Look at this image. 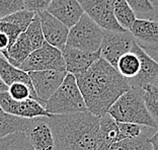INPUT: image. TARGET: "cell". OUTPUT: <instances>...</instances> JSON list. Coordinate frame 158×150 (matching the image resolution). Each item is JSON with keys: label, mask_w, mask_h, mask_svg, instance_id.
Returning a JSON list of instances; mask_svg holds the SVG:
<instances>
[{"label": "cell", "mask_w": 158, "mask_h": 150, "mask_svg": "<svg viewBox=\"0 0 158 150\" xmlns=\"http://www.w3.org/2000/svg\"><path fill=\"white\" fill-rule=\"evenodd\" d=\"M74 76L87 112L98 118L109 112L114 102L132 87L127 78L102 58Z\"/></svg>", "instance_id": "obj_1"}, {"label": "cell", "mask_w": 158, "mask_h": 150, "mask_svg": "<svg viewBox=\"0 0 158 150\" xmlns=\"http://www.w3.org/2000/svg\"><path fill=\"white\" fill-rule=\"evenodd\" d=\"M54 138V150H98L99 118L89 112L47 118Z\"/></svg>", "instance_id": "obj_2"}, {"label": "cell", "mask_w": 158, "mask_h": 150, "mask_svg": "<svg viewBox=\"0 0 158 150\" xmlns=\"http://www.w3.org/2000/svg\"><path fill=\"white\" fill-rule=\"evenodd\" d=\"M107 114L118 122L140 124L157 129L158 125L146 108L140 88L131 87L130 90L122 94Z\"/></svg>", "instance_id": "obj_3"}, {"label": "cell", "mask_w": 158, "mask_h": 150, "mask_svg": "<svg viewBox=\"0 0 158 150\" xmlns=\"http://www.w3.org/2000/svg\"><path fill=\"white\" fill-rule=\"evenodd\" d=\"M44 106L52 115L87 112L76 78L71 73H67L63 82L51 98L44 103Z\"/></svg>", "instance_id": "obj_4"}, {"label": "cell", "mask_w": 158, "mask_h": 150, "mask_svg": "<svg viewBox=\"0 0 158 150\" xmlns=\"http://www.w3.org/2000/svg\"><path fill=\"white\" fill-rule=\"evenodd\" d=\"M103 39V30L98 23L84 13L78 23L69 28L66 46L81 51L99 52Z\"/></svg>", "instance_id": "obj_5"}, {"label": "cell", "mask_w": 158, "mask_h": 150, "mask_svg": "<svg viewBox=\"0 0 158 150\" xmlns=\"http://www.w3.org/2000/svg\"><path fill=\"white\" fill-rule=\"evenodd\" d=\"M19 68L26 72L43 70L66 71L62 51L47 42L42 47L34 50Z\"/></svg>", "instance_id": "obj_6"}, {"label": "cell", "mask_w": 158, "mask_h": 150, "mask_svg": "<svg viewBox=\"0 0 158 150\" xmlns=\"http://www.w3.org/2000/svg\"><path fill=\"white\" fill-rule=\"evenodd\" d=\"M134 43L135 39L129 31H110L103 30V39L99 50L100 58L117 68L118 59L131 51Z\"/></svg>", "instance_id": "obj_7"}, {"label": "cell", "mask_w": 158, "mask_h": 150, "mask_svg": "<svg viewBox=\"0 0 158 150\" xmlns=\"http://www.w3.org/2000/svg\"><path fill=\"white\" fill-rule=\"evenodd\" d=\"M114 0H81L80 4L89 17L105 31H126L114 17Z\"/></svg>", "instance_id": "obj_8"}, {"label": "cell", "mask_w": 158, "mask_h": 150, "mask_svg": "<svg viewBox=\"0 0 158 150\" xmlns=\"http://www.w3.org/2000/svg\"><path fill=\"white\" fill-rule=\"evenodd\" d=\"M0 105L4 113L26 119L50 118L53 116L37 99L27 98L24 101H15L10 96L8 91H0Z\"/></svg>", "instance_id": "obj_9"}, {"label": "cell", "mask_w": 158, "mask_h": 150, "mask_svg": "<svg viewBox=\"0 0 158 150\" xmlns=\"http://www.w3.org/2000/svg\"><path fill=\"white\" fill-rule=\"evenodd\" d=\"M30 78L33 83L38 101L44 106V103L51 98L66 77L67 71L58 70H43L30 71Z\"/></svg>", "instance_id": "obj_10"}, {"label": "cell", "mask_w": 158, "mask_h": 150, "mask_svg": "<svg viewBox=\"0 0 158 150\" xmlns=\"http://www.w3.org/2000/svg\"><path fill=\"white\" fill-rule=\"evenodd\" d=\"M132 52L138 56L140 60V69L134 78L129 80L132 87L140 88L146 84H154L158 77V62L135 41Z\"/></svg>", "instance_id": "obj_11"}, {"label": "cell", "mask_w": 158, "mask_h": 150, "mask_svg": "<svg viewBox=\"0 0 158 150\" xmlns=\"http://www.w3.org/2000/svg\"><path fill=\"white\" fill-rule=\"evenodd\" d=\"M38 13L46 42L62 51L66 47L69 28L47 10Z\"/></svg>", "instance_id": "obj_12"}, {"label": "cell", "mask_w": 158, "mask_h": 150, "mask_svg": "<svg viewBox=\"0 0 158 150\" xmlns=\"http://www.w3.org/2000/svg\"><path fill=\"white\" fill-rule=\"evenodd\" d=\"M129 31L143 49L158 50V21L156 19H136Z\"/></svg>", "instance_id": "obj_13"}, {"label": "cell", "mask_w": 158, "mask_h": 150, "mask_svg": "<svg viewBox=\"0 0 158 150\" xmlns=\"http://www.w3.org/2000/svg\"><path fill=\"white\" fill-rule=\"evenodd\" d=\"M47 11L68 28L75 26L84 14V10L78 0H52Z\"/></svg>", "instance_id": "obj_14"}, {"label": "cell", "mask_w": 158, "mask_h": 150, "mask_svg": "<svg viewBox=\"0 0 158 150\" xmlns=\"http://www.w3.org/2000/svg\"><path fill=\"white\" fill-rule=\"evenodd\" d=\"M62 54L64 61H65L67 73H71L73 75L87 70L93 63L100 58V52L89 53L69 47V46H66L62 50Z\"/></svg>", "instance_id": "obj_15"}, {"label": "cell", "mask_w": 158, "mask_h": 150, "mask_svg": "<svg viewBox=\"0 0 158 150\" xmlns=\"http://www.w3.org/2000/svg\"><path fill=\"white\" fill-rule=\"evenodd\" d=\"M26 134L35 150H54V138L47 117L34 119Z\"/></svg>", "instance_id": "obj_16"}, {"label": "cell", "mask_w": 158, "mask_h": 150, "mask_svg": "<svg viewBox=\"0 0 158 150\" xmlns=\"http://www.w3.org/2000/svg\"><path fill=\"white\" fill-rule=\"evenodd\" d=\"M33 51V46L28 40L27 34L23 33L12 45H10L7 48V50L1 52V54L5 57L10 64H12L14 67L19 68L21 64L26 61Z\"/></svg>", "instance_id": "obj_17"}, {"label": "cell", "mask_w": 158, "mask_h": 150, "mask_svg": "<svg viewBox=\"0 0 158 150\" xmlns=\"http://www.w3.org/2000/svg\"><path fill=\"white\" fill-rule=\"evenodd\" d=\"M118 122L110 114L99 118V133L98 150H106L114 142H118Z\"/></svg>", "instance_id": "obj_18"}, {"label": "cell", "mask_w": 158, "mask_h": 150, "mask_svg": "<svg viewBox=\"0 0 158 150\" xmlns=\"http://www.w3.org/2000/svg\"><path fill=\"white\" fill-rule=\"evenodd\" d=\"M0 78L8 87L14 82H23L33 87V83H31L28 72L14 67L12 64L7 61L1 53H0Z\"/></svg>", "instance_id": "obj_19"}, {"label": "cell", "mask_w": 158, "mask_h": 150, "mask_svg": "<svg viewBox=\"0 0 158 150\" xmlns=\"http://www.w3.org/2000/svg\"><path fill=\"white\" fill-rule=\"evenodd\" d=\"M33 121L34 119H26L11 114H0V138L17 132H27Z\"/></svg>", "instance_id": "obj_20"}, {"label": "cell", "mask_w": 158, "mask_h": 150, "mask_svg": "<svg viewBox=\"0 0 158 150\" xmlns=\"http://www.w3.org/2000/svg\"><path fill=\"white\" fill-rule=\"evenodd\" d=\"M114 13L118 24L126 31H130L133 23L137 19L134 10L126 0H114Z\"/></svg>", "instance_id": "obj_21"}, {"label": "cell", "mask_w": 158, "mask_h": 150, "mask_svg": "<svg viewBox=\"0 0 158 150\" xmlns=\"http://www.w3.org/2000/svg\"><path fill=\"white\" fill-rule=\"evenodd\" d=\"M0 150H35L26 132H17L0 138Z\"/></svg>", "instance_id": "obj_22"}, {"label": "cell", "mask_w": 158, "mask_h": 150, "mask_svg": "<svg viewBox=\"0 0 158 150\" xmlns=\"http://www.w3.org/2000/svg\"><path fill=\"white\" fill-rule=\"evenodd\" d=\"M117 69L128 80L134 78L140 69V60L134 52H128L118 59Z\"/></svg>", "instance_id": "obj_23"}, {"label": "cell", "mask_w": 158, "mask_h": 150, "mask_svg": "<svg viewBox=\"0 0 158 150\" xmlns=\"http://www.w3.org/2000/svg\"><path fill=\"white\" fill-rule=\"evenodd\" d=\"M151 136V134H146L138 138L114 142L106 150H152L150 143Z\"/></svg>", "instance_id": "obj_24"}, {"label": "cell", "mask_w": 158, "mask_h": 150, "mask_svg": "<svg viewBox=\"0 0 158 150\" xmlns=\"http://www.w3.org/2000/svg\"><path fill=\"white\" fill-rule=\"evenodd\" d=\"M141 91L147 110L158 125V87L155 84H146L141 87Z\"/></svg>", "instance_id": "obj_25"}, {"label": "cell", "mask_w": 158, "mask_h": 150, "mask_svg": "<svg viewBox=\"0 0 158 150\" xmlns=\"http://www.w3.org/2000/svg\"><path fill=\"white\" fill-rule=\"evenodd\" d=\"M26 34L27 35L28 40H30L33 49H39L40 47H42L45 44V37L43 34L42 30V24H41V19H40L39 13L35 14V16L34 17L33 21L30 23V26L27 28Z\"/></svg>", "instance_id": "obj_26"}, {"label": "cell", "mask_w": 158, "mask_h": 150, "mask_svg": "<svg viewBox=\"0 0 158 150\" xmlns=\"http://www.w3.org/2000/svg\"><path fill=\"white\" fill-rule=\"evenodd\" d=\"M132 7L137 19H155V7L151 0H126Z\"/></svg>", "instance_id": "obj_27"}, {"label": "cell", "mask_w": 158, "mask_h": 150, "mask_svg": "<svg viewBox=\"0 0 158 150\" xmlns=\"http://www.w3.org/2000/svg\"><path fill=\"white\" fill-rule=\"evenodd\" d=\"M8 94L15 101H24L27 98L37 99L35 89L23 82H14L8 87Z\"/></svg>", "instance_id": "obj_28"}, {"label": "cell", "mask_w": 158, "mask_h": 150, "mask_svg": "<svg viewBox=\"0 0 158 150\" xmlns=\"http://www.w3.org/2000/svg\"><path fill=\"white\" fill-rule=\"evenodd\" d=\"M26 9L23 0H0V19Z\"/></svg>", "instance_id": "obj_29"}, {"label": "cell", "mask_w": 158, "mask_h": 150, "mask_svg": "<svg viewBox=\"0 0 158 150\" xmlns=\"http://www.w3.org/2000/svg\"><path fill=\"white\" fill-rule=\"evenodd\" d=\"M0 31L8 35L10 40V45H12L16 41V39L23 33L19 27H16L14 23H10V21L4 19H0Z\"/></svg>", "instance_id": "obj_30"}, {"label": "cell", "mask_w": 158, "mask_h": 150, "mask_svg": "<svg viewBox=\"0 0 158 150\" xmlns=\"http://www.w3.org/2000/svg\"><path fill=\"white\" fill-rule=\"evenodd\" d=\"M23 1L26 9L38 13L46 11L49 8L52 0H23Z\"/></svg>", "instance_id": "obj_31"}, {"label": "cell", "mask_w": 158, "mask_h": 150, "mask_svg": "<svg viewBox=\"0 0 158 150\" xmlns=\"http://www.w3.org/2000/svg\"><path fill=\"white\" fill-rule=\"evenodd\" d=\"M10 45V40L6 34L0 31V53L7 50Z\"/></svg>", "instance_id": "obj_32"}, {"label": "cell", "mask_w": 158, "mask_h": 150, "mask_svg": "<svg viewBox=\"0 0 158 150\" xmlns=\"http://www.w3.org/2000/svg\"><path fill=\"white\" fill-rule=\"evenodd\" d=\"M150 143L152 146V150H158V128L150 138Z\"/></svg>", "instance_id": "obj_33"}, {"label": "cell", "mask_w": 158, "mask_h": 150, "mask_svg": "<svg viewBox=\"0 0 158 150\" xmlns=\"http://www.w3.org/2000/svg\"><path fill=\"white\" fill-rule=\"evenodd\" d=\"M7 90H8V86L0 78V91H7Z\"/></svg>", "instance_id": "obj_34"}, {"label": "cell", "mask_w": 158, "mask_h": 150, "mask_svg": "<svg viewBox=\"0 0 158 150\" xmlns=\"http://www.w3.org/2000/svg\"><path fill=\"white\" fill-rule=\"evenodd\" d=\"M154 7H155V19H156L158 21V3H156V4L154 5Z\"/></svg>", "instance_id": "obj_35"}, {"label": "cell", "mask_w": 158, "mask_h": 150, "mask_svg": "<svg viewBox=\"0 0 158 150\" xmlns=\"http://www.w3.org/2000/svg\"><path fill=\"white\" fill-rule=\"evenodd\" d=\"M154 84H155V85H156V86L158 87V77H157V79H156V81H155V83H154Z\"/></svg>", "instance_id": "obj_36"}, {"label": "cell", "mask_w": 158, "mask_h": 150, "mask_svg": "<svg viewBox=\"0 0 158 150\" xmlns=\"http://www.w3.org/2000/svg\"><path fill=\"white\" fill-rule=\"evenodd\" d=\"M2 113H4V112H3V110L1 108V105H0V114H2Z\"/></svg>", "instance_id": "obj_37"}, {"label": "cell", "mask_w": 158, "mask_h": 150, "mask_svg": "<svg viewBox=\"0 0 158 150\" xmlns=\"http://www.w3.org/2000/svg\"><path fill=\"white\" fill-rule=\"evenodd\" d=\"M78 1H79V2H80V1H81V0H78Z\"/></svg>", "instance_id": "obj_38"}, {"label": "cell", "mask_w": 158, "mask_h": 150, "mask_svg": "<svg viewBox=\"0 0 158 150\" xmlns=\"http://www.w3.org/2000/svg\"><path fill=\"white\" fill-rule=\"evenodd\" d=\"M156 3H158V0H157V2H156Z\"/></svg>", "instance_id": "obj_39"}]
</instances>
